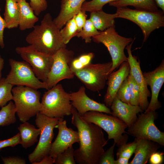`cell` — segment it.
I'll return each instance as SVG.
<instances>
[{
	"instance_id": "6da1fadb",
	"label": "cell",
	"mask_w": 164,
	"mask_h": 164,
	"mask_svg": "<svg viewBox=\"0 0 164 164\" xmlns=\"http://www.w3.org/2000/svg\"><path fill=\"white\" fill-rule=\"evenodd\" d=\"M71 122L77 129L79 147L74 151L76 162L79 164H97L108 143L102 129L98 125L85 121L72 106Z\"/></svg>"
},
{
	"instance_id": "7a4b0ae2",
	"label": "cell",
	"mask_w": 164,
	"mask_h": 164,
	"mask_svg": "<svg viewBox=\"0 0 164 164\" xmlns=\"http://www.w3.org/2000/svg\"><path fill=\"white\" fill-rule=\"evenodd\" d=\"M26 36V40L37 50L53 55L61 48H66L60 29L49 13L44 16L40 24L35 26Z\"/></svg>"
},
{
	"instance_id": "3957f363",
	"label": "cell",
	"mask_w": 164,
	"mask_h": 164,
	"mask_svg": "<svg viewBox=\"0 0 164 164\" xmlns=\"http://www.w3.org/2000/svg\"><path fill=\"white\" fill-rule=\"evenodd\" d=\"M39 112L52 118H63L71 114L72 106L70 94L61 84H57L44 92Z\"/></svg>"
},
{
	"instance_id": "277c9868",
	"label": "cell",
	"mask_w": 164,
	"mask_h": 164,
	"mask_svg": "<svg viewBox=\"0 0 164 164\" xmlns=\"http://www.w3.org/2000/svg\"><path fill=\"white\" fill-rule=\"evenodd\" d=\"M12 92L16 113L22 123L39 112L41 108V93L37 90L25 86H17Z\"/></svg>"
},
{
	"instance_id": "5b68a950",
	"label": "cell",
	"mask_w": 164,
	"mask_h": 164,
	"mask_svg": "<svg viewBox=\"0 0 164 164\" xmlns=\"http://www.w3.org/2000/svg\"><path fill=\"white\" fill-rule=\"evenodd\" d=\"M116 18L131 21L137 24L142 31L143 42L146 41L151 33L164 26V12H156L133 9L127 7L117 8Z\"/></svg>"
},
{
	"instance_id": "8992f818",
	"label": "cell",
	"mask_w": 164,
	"mask_h": 164,
	"mask_svg": "<svg viewBox=\"0 0 164 164\" xmlns=\"http://www.w3.org/2000/svg\"><path fill=\"white\" fill-rule=\"evenodd\" d=\"M104 113L91 111L81 117L86 121L94 123L103 129L108 135V140L113 139L118 147L127 143L128 137L125 133L128 127L127 125L117 117Z\"/></svg>"
},
{
	"instance_id": "52a82bcc",
	"label": "cell",
	"mask_w": 164,
	"mask_h": 164,
	"mask_svg": "<svg viewBox=\"0 0 164 164\" xmlns=\"http://www.w3.org/2000/svg\"><path fill=\"white\" fill-rule=\"evenodd\" d=\"M95 43H101L107 48L111 58L112 66L110 74L118 68L125 61H127L124 49L133 39L119 35L116 31L115 26L110 27L101 32L98 35L93 37Z\"/></svg>"
},
{
	"instance_id": "ba28073f",
	"label": "cell",
	"mask_w": 164,
	"mask_h": 164,
	"mask_svg": "<svg viewBox=\"0 0 164 164\" xmlns=\"http://www.w3.org/2000/svg\"><path fill=\"white\" fill-rule=\"evenodd\" d=\"M60 118H50L40 112L36 115V124L41 132L36 147L28 155L29 160L31 163L35 164L49 155L54 138L53 130Z\"/></svg>"
},
{
	"instance_id": "9c48e42d",
	"label": "cell",
	"mask_w": 164,
	"mask_h": 164,
	"mask_svg": "<svg viewBox=\"0 0 164 164\" xmlns=\"http://www.w3.org/2000/svg\"><path fill=\"white\" fill-rule=\"evenodd\" d=\"M158 116L156 111L141 113L135 122L128 127L127 133L136 138L151 140L164 146V133L154 123Z\"/></svg>"
},
{
	"instance_id": "30bf717a",
	"label": "cell",
	"mask_w": 164,
	"mask_h": 164,
	"mask_svg": "<svg viewBox=\"0 0 164 164\" xmlns=\"http://www.w3.org/2000/svg\"><path fill=\"white\" fill-rule=\"evenodd\" d=\"M112 64L111 61L97 64L91 63L73 72L74 76L88 90L93 92L99 91L105 87Z\"/></svg>"
},
{
	"instance_id": "8fae6325",
	"label": "cell",
	"mask_w": 164,
	"mask_h": 164,
	"mask_svg": "<svg viewBox=\"0 0 164 164\" xmlns=\"http://www.w3.org/2000/svg\"><path fill=\"white\" fill-rule=\"evenodd\" d=\"M9 62L11 69L5 78L7 83L13 86H25L36 90H48L46 83L40 81L36 77L31 67L26 62L10 59Z\"/></svg>"
},
{
	"instance_id": "7c38bea8",
	"label": "cell",
	"mask_w": 164,
	"mask_h": 164,
	"mask_svg": "<svg viewBox=\"0 0 164 164\" xmlns=\"http://www.w3.org/2000/svg\"><path fill=\"white\" fill-rule=\"evenodd\" d=\"M15 51L29 64L36 77L46 82L53 62V55L41 52L30 45L17 47Z\"/></svg>"
},
{
	"instance_id": "4fadbf2b",
	"label": "cell",
	"mask_w": 164,
	"mask_h": 164,
	"mask_svg": "<svg viewBox=\"0 0 164 164\" xmlns=\"http://www.w3.org/2000/svg\"><path fill=\"white\" fill-rule=\"evenodd\" d=\"M74 55L73 51L63 48L53 55V62L46 82L48 90L61 80L74 77L75 76L71 68Z\"/></svg>"
},
{
	"instance_id": "5bb4252c",
	"label": "cell",
	"mask_w": 164,
	"mask_h": 164,
	"mask_svg": "<svg viewBox=\"0 0 164 164\" xmlns=\"http://www.w3.org/2000/svg\"><path fill=\"white\" fill-rule=\"evenodd\" d=\"M135 39V38L125 48L127 50L128 55L127 61L130 66V73L138 85L139 89L138 106L143 111H145L149 104L148 97H151V94L148 88V85L142 71L140 62L137 60L136 56H133L132 54V46Z\"/></svg>"
},
{
	"instance_id": "9a60e30c",
	"label": "cell",
	"mask_w": 164,
	"mask_h": 164,
	"mask_svg": "<svg viewBox=\"0 0 164 164\" xmlns=\"http://www.w3.org/2000/svg\"><path fill=\"white\" fill-rule=\"evenodd\" d=\"M55 128L58 129V133L55 141L52 143L49 155L54 159L74 143H79L80 141L78 132L68 128L66 121L63 120V118L60 119Z\"/></svg>"
},
{
	"instance_id": "2e32d148",
	"label": "cell",
	"mask_w": 164,
	"mask_h": 164,
	"mask_svg": "<svg viewBox=\"0 0 164 164\" xmlns=\"http://www.w3.org/2000/svg\"><path fill=\"white\" fill-rule=\"evenodd\" d=\"M145 82L150 87L151 99L148 106L144 111L147 113L155 111L162 106L158 100V96L164 82V60H162L159 65L150 71L143 73Z\"/></svg>"
},
{
	"instance_id": "e0dca14e",
	"label": "cell",
	"mask_w": 164,
	"mask_h": 164,
	"mask_svg": "<svg viewBox=\"0 0 164 164\" xmlns=\"http://www.w3.org/2000/svg\"><path fill=\"white\" fill-rule=\"evenodd\" d=\"M70 94L72 106L76 109L81 116L91 111H97L111 114V109L105 104L97 102L87 96L84 87H80L77 91Z\"/></svg>"
},
{
	"instance_id": "ac0fdd59",
	"label": "cell",
	"mask_w": 164,
	"mask_h": 164,
	"mask_svg": "<svg viewBox=\"0 0 164 164\" xmlns=\"http://www.w3.org/2000/svg\"><path fill=\"white\" fill-rule=\"evenodd\" d=\"M130 71L128 62L125 61L120 65L118 70L113 71L109 75L107 79L108 87L104 100V104L107 107H110L118 90L123 81L128 77Z\"/></svg>"
},
{
	"instance_id": "d6986e66",
	"label": "cell",
	"mask_w": 164,
	"mask_h": 164,
	"mask_svg": "<svg viewBox=\"0 0 164 164\" xmlns=\"http://www.w3.org/2000/svg\"><path fill=\"white\" fill-rule=\"evenodd\" d=\"M110 107L112 115L124 122L128 127L135 122L137 114L143 112L138 105L126 104L115 97Z\"/></svg>"
},
{
	"instance_id": "ffe728a7",
	"label": "cell",
	"mask_w": 164,
	"mask_h": 164,
	"mask_svg": "<svg viewBox=\"0 0 164 164\" xmlns=\"http://www.w3.org/2000/svg\"><path fill=\"white\" fill-rule=\"evenodd\" d=\"M85 0H61L60 9L53 21L61 29L66 22L75 15L81 10Z\"/></svg>"
},
{
	"instance_id": "44dd1931",
	"label": "cell",
	"mask_w": 164,
	"mask_h": 164,
	"mask_svg": "<svg viewBox=\"0 0 164 164\" xmlns=\"http://www.w3.org/2000/svg\"><path fill=\"white\" fill-rule=\"evenodd\" d=\"M137 145L135 156L129 164H145L153 153L157 152L161 145L153 141L135 138Z\"/></svg>"
},
{
	"instance_id": "7402d4cb",
	"label": "cell",
	"mask_w": 164,
	"mask_h": 164,
	"mask_svg": "<svg viewBox=\"0 0 164 164\" xmlns=\"http://www.w3.org/2000/svg\"><path fill=\"white\" fill-rule=\"evenodd\" d=\"M17 1L19 9V29L24 31L33 28L35 23L38 21L39 18L26 0H17Z\"/></svg>"
},
{
	"instance_id": "603a6c76",
	"label": "cell",
	"mask_w": 164,
	"mask_h": 164,
	"mask_svg": "<svg viewBox=\"0 0 164 164\" xmlns=\"http://www.w3.org/2000/svg\"><path fill=\"white\" fill-rule=\"evenodd\" d=\"M18 129L20 134V144L23 148H29L37 142L38 136L41 132L39 128H36L27 121L20 124Z\"/></svg>"
},
{
	"instance_id": "cb8c5ba5",
	"label": "cell",
	"mask_w": 164,
	"mask_h": 164,
	"mask_svg": "<svg viewBox=\"0 0 164 164\" xmlns=\"http://www.w3.org/2000/svg\"><path fill=\"white\" fill-rule=\"evenodd\" d=\"M116 16V13L108 14L101 9L91 12L89 19L97 29L102 32L115 26L114 19Z\"/></svg>"
},
{
	"instance_id": "d4e9b609",
	"label": "cell",
	"mask_w": 164,
	"mask_h": 164,
	"mask_svg": "<svg viewBox=\"0 0 164 164\" xmlns=\"http://www.w3.org/2000/svg\"><path fill=\"white\" fill-rule=\"evenodd\" d=\"M4 19L6 28L11 29L19 26L20 14L17 0H5Z\"/></svg>"
},
{
	"instance_id": "484cf974",
	"label": "cell",
	"mask_w": 164,
	"mask_h": 164,
	"mask_svg": "<svg viewBox=\"0 0 164 164\" xmlns=\"http://www.w3.org/2000/svg\"><path fill=\"white\" fill-rule=\"evenodd\" d=\"M109 5L117 8L131 6L135 9L152 12L159 10L154 0H117L109 3Z\"/></svg>"
},
{
	"instance_id": "4316f807",
	"label": "cell",
	"mask_w": 164,
	"mask_h": 164,
	"mask_svg": "<svg viewBox=\"0 0 164 164\" xmlns=\"http://www.w3.org/2000/svg\"><path fill=\"white\" fill-rule=\"evenodd\" d=\"M15 113V105L12 101L2 107L0 110V126H6L15 123L16 121Z\"/></svg>"
},
{
	"instance_id": "83f0119b",
	"label": "cell",
	"mask_w": 164,
	"mask_h": 164,
	"mask_svg": "<svg viewBox=\"0 0 164 164\" xmlns=\"http://www.w3.org/2000/svg\"><path fill=\"white\" fill-rule=\"evenodd\" d=\"M100 33L94 26L91 19H87L82 29L76 36L81 37L86 43H91V38L98 35Z\"/></svg>"
},
{
	"instance_id": "f1b7e54d",
	"label": "cell",
	"mask_w": 164,
	"mask_h": 164,
	"mask_svg": "<svg viewBox=\"0 0 164 164\" xmlns=\"http://www.w3.org/2000/svg\"><path fill=\"white\" fill-rule=\"evenodd\" d=\"M60 29V32L65 44H67L71 39L79 32L75 22L74 16L69 20Z\"/></svg>"
},
{
	"instance_id": "f546056e",
	"label": "cell",
	"mask_w": 164,
	"mask_h": 164,
	"mask_svg": "<svg viewBox=\"0 0 164 164\" xmlns=\"http://www.w3.org/2000/svg\"><path fill=\"white\" fill-rule=\"evenodd\" d=\"M13 86L6 81L5 78L0 79V107L5 106L13 100L12 90Z\"/></svg>"
},
{
	"instance_id": "4dcf8cb0",
	"label": "cell",
	"mask_w": 164,
	"mask_h": 164,
	"mask_svg": "<svg viewBox=\"0 0 164 164\" xmlns=\"http://www.w3.org/2000/svg\"><path fill=\"white\" fill-rule=\"evenodd\" d=\"M74 151L73 145L66 149L54 159L56 164H75Z\"/></svg>"
},
{
	"instance_id": "1f68e13d",
	"label": "cell",
	"mask_w": 164,
	"mask_h": 164,
	"mask_svg": "<svg viewBox=\"0 0 164 164\" xmlns=\"http://www.w3.org/2000/svg\"><path fill=\"white\" fill-rule=\"evenodd\" d=\"M136 145V140L135 138L133 142L126 143L118 146L116 153L117 158L122 157L129 159L135 152Z\"/></svg>"
},
{
	"instance_id": "d6a6232c",
	"label": "cell",
	"mask_w": 164,
	"mask_h": 164,
	"mask_svg": "<svg viewBox=\"0 0 164 164\" xmlns=\"http://www.w3.org/2000/svg\"><path fill=\"white\" fill-rule=\"evenodd\" d=\"M117 0H92L85 2L82 5L81 10L90 12L102 9L106 4Z\"/></svg>"
},
{
	"instance_id": "836d02e7",
	"label": "cell",
	"mask_w": 164,
	"mask_h": 164,
	"mask_svg": "<svg viewBox=\"0 0 164 164\" xmlns=\"http://www.w3.org/2000/svg\"><path fill=\"white\" fill-rule=\"evenodd\" d=\"M115 97L122 102L130 104V94L128 77L123 82L118 90Z\"/></svg>"
},
{
	"instance_id": "e575fe53",
	"label": "cell",
	"mask_w": 164,
	"mask_h": 164,
	"mask_svg": "<svg viewBox=\"0 0 164 164\" xmlns=\"http://www.w3.org/2000/svg\"><path fill=\"white\" fill-rule=\"evenodd\" d=\"M128 79L130 91V104L132 105H138L139 89L138 86L130 73Z\"/></svg>"
},
{
	"instance_id": "d590c367",
	"label": "cell",
	"mask_w": 164,
	"mask_h": 164,
	"mask_svg": "<svg viewBox=\"0 0 164 164\" xmlns=\"http://www.w3.org/2000/svg\"><path fill=\"white\" fill-rule=\"evenodd\" d=\"M116 144L113 145L106 151H104L99 160V164H115L114 150Z\"/></svg>"
},
{
	"instance_id": "8d00e7d4",
	"label": "cell",
	"mask_w": 164,
	"mask_h": 164,
	"mask_svg": "<svg viewBox=\"0 0 164 164\" xmlns=\"http://www.w3.org/2000/svg\"><path fill=\"white\" fill-rule=\"evenodd\" d=\"M29 5L36 16L46 10L47 7L46 0H29Z\"/></svg>"
},
{
	"instance_id": "74e56055",
	"label": "cell",
	"mask_w": 164,
	"mask_h": 164,
	"mask_svg": "<svg viewBox=\"0 0 164 164\" xmlns=\"http://www.w3.org/2000/svg\"><path fill=\"white\" fill-rule=\"evenodd\" d=\"M20 136L19 132L9 138L0 140V152L3 149L7 147H14L20 144Z\"/></svg>"
},
{
	"instance_id": "f35d334b",
	"label": "cell",
	"mask_w": 164,
	"mask_h": 164,
	"mask_svg": "<svg viewBox=\"0 0 164 164\" xmlns=\"http://www.w3.org/2000/svg\"><path fill=\"white\" fill-rule=\"evenodd\" d=\"M86 12L85 11L81 10L74 16L75 22L79 32L82 29L87 20V15Z\"/></svg>"
},
{
	"instance_id": "ab89813d",
	"label": "cell",
	"mask_w": 164,
	"mask_h": 164,
	"mask_svg": "<svg viewBox=\"0 0 164 164\" xmlns=\"http://www.w3.org/2000/svg\"><path fill=\"white\" fill-rule=\"evenodd\" d=\"M2 160L4 164H25V160L22 158L17 157H2Z\"/></svg>"
},
{
	"instance_id": "60d3db41",
	"label": "cell",
	"mask_w": 164,
	"mask_h": 164,
	"mask_svg": "<svg viewBox=\"0 0 164 164\" xmlns=\"http://www.w3.org/2000/svg\"><path fill=\"white\" fill-rule=\"evenodd\" d=\"M164 153L163 152H155L150 156L149 162L151 164H161L163 161Z\"/></svg>"
},
{
	"instance_id": "b9f144b4",
	"label": "cell",
	"mask_w": 164,
	"mask_h": 164,
	"mask_svg": "<svg viewBox=\"0 0 164 164\" xmlns=\"http://www.w3.org/2000/svg\"><path fill=\"white\" fill-rule=\"evenodd\" d=\"M94 57V53L91 52L82 55L77 58L80 62L85 67L91 63Z\"/></svg>"
},
{
	"instance_id": "7bdbcfd3",
	"label": "cell",
	"mask_w": 164,
	"mask_h": 164,
	"mask_svg": "<svg viewBox=\"0 0 164 164\" xmlns=\"http://www.w3.org/2000/svg\"><path fill=\"white\" fill-rule=\"evenodd\" d=\"M1 10L0 8V12ZM6 28V24L5 21L0 14V47L3 49L5 47V43L4 41V32Z\"/></svg>"
},
{
	"instance_id": "ee69618b",
	"label": "cell",
	"mask_w": 164,
	"mask_h": 164,
	"mask_svg": "<svg viewBox=\"0 0 164 164\" xmlns=\"http://www.w3.org/2000/svg\"><path fill=\"white\" fill-rule=\"evenodd\" d=\"M84 67L80 62L78 58L73 59L71 64V68L73 71L80 70Z\"/></svg>"
},
{
	"instance_id": "f6af8a7d",
	"label": "cell",
	"mask_w": 164,
	"mask_h": 164,
	"mask_svg": "<svg viewBox=\"0 0 164 164\" xmlns=\"http://www.w3.org/2000/svg\"><path fill=\"white\" fill-rule=\"evenodd\" d=\"M54 163V159L49 155L44 157L41 161L35 164H52Z\"/></svg>"
},
{
	"instance_id": "bcb514c9",
	"label": "cell",
	"mask_w": 164,
	"mask_h": 164,
	"mask_svg": "<svg viewBox=\"0 0 164 164\" xmlns=\"http://www.w3.org/2000/svg\"><path fill=\"white\" fill-rule=\"evenodd\" d=\"M129 159L122 157H119L115 160V164H129Z\"/></svg>"
},
{
	"instance_id": "7dc6e473",
	"label": "cell",
	"mask_w": 164,
	"mask_h": 164,
	"mask_svg": "<svg viewBox=\"0 0 164 164\" xmlns=\"http://www.w3.org/2000/svg\"><path fill=\"white\" fill-rule=\"evenodd\" d=\"M158 7L160 8L162 11H164V0H154Z\"/></svg>"
},
{
	"instance_id": "c3c4849f",
	"label": "cell",
	"mask_w": 164,
	"mask_h": 164,
	"mask_svg": "<svg viewBox=\"0 0 164 164\" xmlns=\"http://www.w3.org/2000/svg\"><path fill=\"white\" fill-rule=\"evenodd\" d=\"M4 64V60L0 55V79L2 78V71Z\"/></svg>"
}]
</instances>
